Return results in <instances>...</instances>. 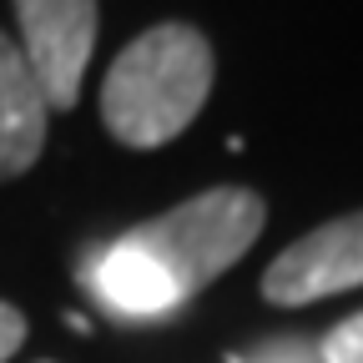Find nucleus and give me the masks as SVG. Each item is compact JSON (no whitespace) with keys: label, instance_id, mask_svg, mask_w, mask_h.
Listing matches in <instances>:
<instances>
[{"label":"nucleus","instance_id":"obj_1","mask_svg":"<svg viewBox=\"0 0 363 363\" xmlns=\"http://www.w3.org/2000/svg\"><path fill=\"white\" fill-rule=\"evenodd\" d=\"M212 45L197 26L162 21L111 61L101 81V121L121 147L152 152L182 136L212 96Z\"/></svg>","mask_w":363,"mask_h":363},{"label":"nucleus","instance_id":"obj_2","mask_svg":"<svg viewBox=\"0 0 363 363\" xmlns=\"http://www.w3.org/2000/svg\"><path fill=\"white\" fill-rule=\"evenodd\" d=\"M262 217H267V207H262L257 192L212 187V192H197L187 202H177L172 212H162L142 227H131L121 238L142 247L177 283L182 298H197L257 242Z\"/></svg>","mask_w":363,"mask_h":363},{"label":"nucleus","instance_id":"obj_3","mask_svg":"<svg viewBox=\"0 0 363 363\" xmlns=\"http://www.w3.org/2000/svg\"><path fill=\"white\" fill-rule=\"evenodd\" d=\"M21 56L51 111L81 101L86 61L96 45V0H16Z\"/></svg>","mask_w":363,"mask_h":363},{"label":"nucleus","instance_id":"obj_4","mask_svg":"<svg viewBox=\"0 0 363 363\" xmlns=\"http://www.w3.org/2000/svg\"><path fill=\"white\" fill-rule=\"evenodd\" d=\"M348 288H363V212H343L313 227L262 272V298L278 308H303Z\"/></svg>","mask_w":363,"mask_h":363},{"label":"nucleus","instance_id":"obj_5","mask_svg":"<svg viewBox=\"0 0 363 363\" xmlns=\"http://www.w3.org/2000/svg\"><path fill=\"white\" fill-rule=\"evenodd\" d=\"M81 288L111 318H126V323H157V318H167V313H177L187 303L167 272L126 238H111L96 252H86Z\"/></svg>","mask_w":363,"mask_h":363},{"label":"nucleus","instance_id":"obj_6","mask_svg":"<svg viewBox=\"0 0 363 363\" xmlns=\"http://www.w3.org/2000/svg\"><path fill=\"white\" fill-rule=\"evenodd\" d=\"M45 116L51 106H45L21 45H11V35L0 30V182L35 167L45 147Z\"/></svg>","mask_w":363,"mask_h":363},{"label":"nucleus","instance_id":"obj_7","mask_svg":"<svg viewBox=\"0 0 363 363\" xmlns=\"http://www.w3.org/2000/svg\"><path fill=\"white\" fill-rule=\"evenodd\" d=\"M318 363H363V313L343 318V323L318 343Z\"/></svg>","mask_w":363,"mask_h":363},{"label":"nucleus","instance_id":"obj_8","mask_svg":"<svg viewBox=\"0 0 363 363\" xmlns=\"http://www.w3.org/2000/svg\"><path fill=\"white\" fill-rule=\"evenodd\" d=\"M247 363H318V353L303 348V338H272V348H262Z\"/></svg>","mask_w":363,"mask_h":363},{"label":"nucleus","instance_id":"obj_9","mask_svg":"<svg viewBox=\"0 0 363 363\" xmlns=\"http://www.w3.org/2000/svg\"><path fill=\"white\" fill-rule=\"evenodd\" d=\"M21 343H26V318L11 303H0V363H11V353Z\"/></svg>","mask_w":363,"mask_h":363}]
</instances>
